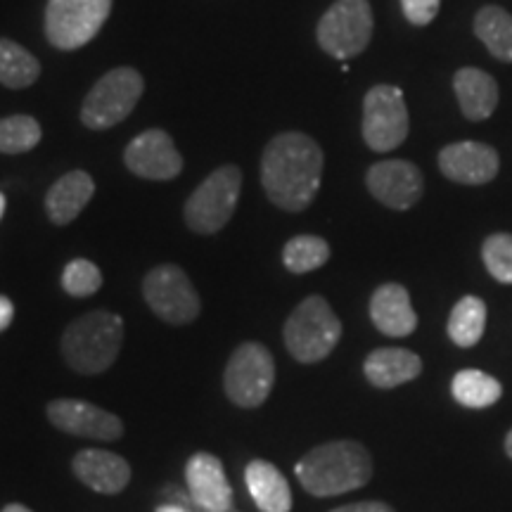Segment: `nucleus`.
Here are the masks:
<instances>
[{"instance_id": "nucleus-1", "label": "nucleus", "mask_w": 512, "mask_h": 512, "mask_svg": "<svg viewBox=\"0 0 512 512\" xmlns=\"http://www.w3.org/2000/svg\"><path fill=\"white\" fill-rule=\"evenodd\" d=\"M323 181V150L304 133L273 138L261 159V183L275 207L304 211L316 200Z\"/></svg>"}, {"instance_id": "nucleus-2", "label": "nucleus", "mask_w": 512, "mask_h": 512, "mask_svg": "<svg viewBox=\"0 0 512 512\" xmlns=\"http://www.w3.org/2000/svg\"><path fill=\"white\" fill-rule=\"evenodd\" d=\"M294 472L311 496L328 498L366 486L373 477V458L358 441H330L311 448Z\"/></svg>"}, {"instance_id": "nucleus-3", "label": "nucleus", "mask_w": 512, "mask_h": 512, "mask_svg": "<svg viewBox=\"0 0 512 512\" xmlns=\"http://www.w3.org/2000/svg\"><path fill=\"white\" fill-rule=\"evenodd\" d=\"M124 342V320L117 313L93 311L76 318L62 335V356L81 375H98L112 368Z\"/></svg>"}, {"instance_id": "nucleus-4", "label": "nucleus", "mask_w": 512, "mask_h": 512, "mask_svg": "<svg viewBox=\"0 0 512 512\" xmlns=\"http://www.w3.org/2000/svg\"><path fill=\"white\" fill-rule=\"evenodd\" d=\"M342 323L323 297L304 299L285 323V347L299 363H318L332 354Z\"/></svg>"}, {"instance_id": "nucleus-5", "label": "nucleus", "mask_w": 512, "mask_h": 512, "mask_svg": "<svg viewBox=\"0 0 512 512\" xmlns=\"http://www.w3.org/2000/svg\"><path fill=\"white\" fill-rule=\"evenodd\" d=\"M242 192V174L238 166L228 164L216 169L185 202V223L202 235H214L235 214Z\"/></svg>"}, {"instance_id": "nucleus-6", "label": "nucleus", "mask_w": 512, "mask_h": 512, "mask_svg": "<svg viewBox=\"0 0 512 512\" xmlns=\"http://www.w3.org/2000/svg\"><path fill=\"white\" fill-rule=\"evenodd\" d=\"M143 76L131 67H119L107 72L95 83L93 91L83 100L81 121L91 131H105L124 121L143 95Z\"/></svg>"}, {"instance_id": "nucleus-7", "label": "nucleus", "mask_w": 512, "mask_h": 512, "mask_svg": "<svg viewBox=\"0 0 512 512\" xmlns=\"http://www.w3.org/2000/svg\"><path fill=\"white\" fill-rule=\"evenodd\" d=\"M373 8L368 0H337L318 24V43L337 60L361 55L373 38Z\"/></svg>"}, {"instance_id": "nucleus-8", "label": "nucleus", "mask_w": 512, "mask_h": 512, "mask_svg": "<svg viewBox=\"0 0 512 512\" xmlns=\"http://www.w3.org/2000/svg\"><path fill=\"white\" fill-rule=\"evenodd\" d=\"M275 382V363L271 351L259 342H247L233 351L223 387L228 399L240 408L261 406L271 394Z\"/></svg>"}, {"instance_id": "nucleus-9", "label": "nucleus", "mask_w": 512, "mask_h": 512, "mask_svg": "<svg viewBox=\"0 0 512 512\" xmlns=\"http://www.w3.org/2000/svg\"><path fill=\"white\" fill-rule=\"evenodd\" d=\"M112 0H48L46 36L55 48L76 50L91 43L107 22Z\"/></svg>"}, {"instance_id": "nucleus-10", "label": "nucleus", "mask_w": 512, "mask_h": 512, "mask_svg": "<svg viewBox=\"0 0 512 512\" xmlns=\"http://www.w3.org/2000/svg\"><path fill=\"white\" fill-rule=\"evenodd\" d=\"M143 294L147 306L171 325H188L200 316V294L181 266L162 264L152 268L143 283Z\"/></svg>"}, {"instance_id": "nucleus-11", "label": "nucleus", "mask_w": 512, "mask_h": 512, "mask_svg": "<svg viewBox=\"0 0 512 512\" xmlns=\"http://www.w3.org/2000/svg\"><path fill=\"white\" fill-rule=\"evenodd\" d=\"M408 126V107L399 88H370L363 102V140L370 150H396L408 138Z\"/></svg>"}, {"instance_id": "nucleus-12", "label": "nucleus", "mask_w": 512, "mask_h": 512, "mask_svg": "<svg viewBox=\"0 0 512 512\" xmlns=\"http://www.w3.org/2000/svg\"><path fill=\"white\" fill-rule=\"evenodd\" d=\"M370 195L384 207L406 211L420 202L425 190V178L418 166L406 159H389V162L373 164L366 176Z\"/></svg>"}, {"instance_id": "nucleus-13", "label": "nucleus", "mask_w": 512, "mask_h": 512, "mask_svg": "<svg viewBox=\"0 0 512 512\" xmlns=\"http://www.w3.org/2000/svg\"><path fill=\"white\" fill-rule=\"evenodd\" d=\"M124 162L133 174L147 181H171L183 171V157L166 131L152 128L128 143Z\"/></svg>"}, {"instance_id": "nucleus-14", "label": "nucleus", "mask_w": 512, "mask_h": 512, "mask_svg": "<svg viewBox=\"0 0 512 512\" xmlns=\"http://www.w3.org/2000/svg\"><path fill=\"white\" fill-rule=\"evenodd\" d=\"M48 418L57 430L74 434V437L117 441L124 434V425L117 415L86 401L57 399L48 406Z\"/></svg>"}, {"instance_id": "nucleus-15", "label": "nucleus", "mask_w": 512, "mask_h": 512, "mask_svg": "<svg viewBox=\"0 0 512 512\" xmlns=\"http://www.w3.org/2000/svg\"><path fill=\"white\" fill-rule=\"evenodd\" d=\"M439 169L448 181L463 185L491 183L501 169V159L491 145L463 140V143L446 145L439 152Z\"/></svg>"}, {"instance_id": "nucleus-16", "label": "nucleus", "mask_w": 512, "mask_h": 512, "mask_svg": "<svg viewBox=\"0 0 512 512\" xmlns=\"http://www.w3.org/2000/svg\"><path fill=\"white\" fill-rule=\"evenodd\" d=\"M188 496L204 512L233 510V489H230L221 460L211 453H195L185 465Z\"/></svg>"}, {"instance_id": "nucleus-17", "label": "nucleus", "mask_w": 512, "mask_h": 512, "mask_svg": "<svg viewBox=\"0 0 512 512\" xmlns=\"http://www.w3.org/2000/svg\"><path fill=\"white\" fill-rule=\"evenodd\" d=\"M72 470L81 484L107 496L119 494L131 482V465L119 453L100 451V448H88V451L76 453Z\"/></svg>"}, {"instance_id": "nucleus-18", "label": "nucleus", "mask_w": 512, "mask_h": 512, "mask_svg": "<svg viewBox=\"0 0 512 512\" xmlns=\"http://www.w3.org/2000/svg\"><path fill=\"white\" fill-rule=\"evenodd\" d=\"M370 318H373L375 328L387 337H408L418 328L411 294L406 287L396 283L377 287L370 299Z\"/></svg>"}, {"instance_id": "nucleus-19", "label": "nucleus", "mask_w": 512, "mask_h": 512, "mask_svg": "<svg viewBox=\"0 0 512 512\" xmlns=\"http://www.w3.org/2000/svg\"><path fill=\"white\" fill-rule=\"evenodd\" d=\"M458 105L470 121L489 119L498 107V83L491 74L477 67L458 69L453 79Z\"/></svg>"}, {"instance_id": "nucleus-20", "label": "nucleus", "mask_w": 512, "mask_h": 512, "mask_svg": "<svg viewBox=\"0 0 512 512\" xmlns=\"http://www.w3.org/2000/svg\"><path fill=\"white\" fill-rule=\"evenodd\" d=\"M95 192L93 178L86 171H69L62 176L46 195V211L55 226H67L76 216L81 214L83 207L91 202Z\"/></svg>"}, {"instance_id": "nucleus-21", "label": "nucleus", "mask_w": 512, "mask_h": 512, "mask_svg": "<svg viewBox=\"0 0 512 512\" xmlns=\"http://www.w3.org/2000/svg\"><path fill=\"white\" fill-rule=\"evenodd\" d=\"M245 482L256 508L261 512H290L292 491L283 472L268 460H252L245 470Z\"/></svg>"}, {"instance_id": "nucleus-22", "label": "nucleus", "mask_w": 512, "mask_h": 512, "mask_svg": "<svg viewBox=\"0 0 512 512\" xmlns=\"http://www.w3.org/2000/svg\"><path fill=\"white\" fill-rule=\"evenodd\" d=\"M422 370L418 354L408 349H377L363 363L368 382L380 389H394L415 380Z\"/></svg>"}, {"instance_id": "nucleus-23", "label": "nucleus", "mask_w": 512, "mask_h": 512, "mask_svg": "<svg viewBox=\"0 0 512 512\" xmlns=\"http://www.w3.org/2000/svg\"><path fill=\"white\" fill-rule=\"evenodd\" d=\"M475 34L501 62H512V15L498 5H486L475 17Z\"/></svg>"}, {"instance_id": "nucleus-24", "label": "nucleus", "mask_w": 512, "mask_h": 512, "mask_svg": "<svg viewBox=\"0 0 512 512\" xmlns=\"http://www.w3.org/2000/svg\"><path fill=\"white\" fill-rule=\"evenodd\" d=\"M453 399L465 408H489L503 396V387L496 377L482 370H460L451 382Z\"/></svg>"}, {"instance_id": "nucleus-25", "label": "nucleus", "mask_w": 512, "mask_h": 512, "mask_svg": "<svg viewBox=\"0 0 512 512\" xmlns=\"http://www.w3.org/2000/svg\"><path fill=\"white\" fill-rule=\"evenodd\" d=\"M41 74V64L27 48L10 38H0V83L8 88H29Z\"/></svg>"}, {"instance_id": "nucleus-26", "label": "nucleus", "mask_w": 512, "mask_h": 512, "mask_svg": "<svg viewBox=\"0 0 512 512\" xmlns=\"http://www.w3.org/2000/svg\"><path fill=\"white\" fill-rule=\"evenodd\" d=\"M486 330V304L479 297H463L448 316V337L458 347H475Z\"/></svg>"}, {"instance_id": "nucleus-27", "label": "nucleus", "mask_w": 512, "mask_h": 512, "mask_svg": "<svg viewBox=\"0 0 512 512\" xmlns=\"http://www.w3.org/2000/svg\"><path fill=\"white\" fill-rule=\"evenodd\" d=\"M330 259V245L318 235H297L283 249V264L290 273H311Z\"/></svg>"}, {"instance_id": "nucleus-28", "label": "nucleus", "mask_w": 512, "mask_h": 512, "mask_svg": "<svg viewBox=\"0 0 512 512\" xmlns=\"http://www.w3.org/2000/svg\"><path fill=\"white\" fill-rule=\"evenodd\" d=\"M41 143V124L27 114L0 119V152L3 155H22Z\"/></svg>"}, {"instance_id": "nucleus-29", "label": "nucleus", "mask_w": 512, "mask_h": 512, "mask_svg": "<svg viewBox=\"0 0 512 512\" xmlns=\"http://www.w3.org/2000/svg\"><path fill=\"white\" fill-rule=\"evenodd\" d=\"M484 266L498 283L512 285V235L496 233L484 240L482 247Z\"/></svg>"}, {"instance_id": "nucleus-30", "label": "nucleus", "mask_w": 512, "mask_h": 512, "mask_svg": "<svg viewBox=\"0 0 512 512\" xmlns=\"http://www.w3.org/2000/svg\"><path fill=\"white\" fill-rule=\"evenodd\" d=\"M62 287L72 297H91L102 287L100 268L88 259L69 261L62 273Z\"/></svg>"}, {"instance_id": "nucleus-31", "label": "nucleus", "mask_w": 512, "mask_h": 512, "mask_svg": "<svg viewBox=\"0 0 512 512\" xmlns=\"http://www.w3.org/2000/svg\"><path fill=\"white\" fill-rule=\"evenodd\" d=\"M439 5L441 0H401L403 15L415 27H425L430 24L434 17L439 15Z\"/></svg>"}, {"instance_id": "nucleus-32", "label": "nucleus", "mask_w": 512, "mask_h": 512, "mask_svg": "<svg viewBox=\"0 0 512 512\" xmlns=\"http://www.w3.org/2000/svg\"><path fill=\"white\" fill-rule=\"evenodd\" d=\"M162 494L166 496V501L174 503V505H181V508H185L188 512H204V510H200V508H197L195 503L190 501V496H188V494L183 496V491H181V489H176V486H166V489L162 491ZM230 512H238V510H230Z\"/></svg>"}, {"instance_id": "nucleus-33", "label": "nucleus", "mask_w": 512, "mask_h": 512, "mask_svg": "<svg viewBox=\"0 0 512 512\" xmlns=\"http://www.w3.org/2000/svg\"><path fill=\"white\" fill-rule=\"evenodd\" d=\"M330 512H394V508H392V505L380 503V501H363V503L342 505V508H335Z\"/></svg>"}, {"instance_id": "nucleus-34", "label": "nucleus", "mask_w": 512, "mask_h": 512, "mask_svg": "<svg viewBox=\"0 0 512 512\" xmlns=\"http://www.w3.org/2000/svg\"><path fill=\"white\" fill-rule=\"evenodd\" d=\"M12 318H15V306H12L8 297H3V294H0V332L10 328Z\"/></svg>"}, {"instance_id": "nucleus-35", "label": "nucleus", "mask_w": 512, "mask_h": 512, "mask_svg": "<svg viewBox=\"0 0 512 512\" xmlns=\"http://www.w3.org/2000/svg\"><path fill=\"white\" fill-rule=\"evenodd\" d=\"M157 512H188L181 505H174V503H166V505H159Z\"/></svg>"}, {"instance_id": "nucleus-36", "label": "nucleus", "mask_w": 512, "mask_h": 512, "mask_svg": "<svg viewBox=\"0 0 512 512\" xmlns=\"http://www.w3.org/2000/svg\"><path fill=\"white\" fill-rule=\"evenodd\" d=\"M3 512H31V510H29V508H24V505L12 503V505H8V508H3Z\"/></svg>"}, {"instance_id": "nucleus-37", "label": "nucleus", "mask_w": 512, "mask_h": 512, "mask_svg": "<svg viewBox=\"0 0 512 512\" xmlns=\"http://www.w3.org/2000/svg\"><path fill=\"white\" fill-rule=\"evenodd\" d=\"M505 451H508V456L512 458V430L508 432V437H505Z\"/></svg>"}, {"instance_id": "nucleus-38", "label": "nucleus", "mask_w": 512, "mask_h": 512, "mask_svg": "<svg viewBox=\"0 0 512 512\" xmlns=\"http://www.w3.org/2000/svg\"><path fill=\"white\" fill-rule=\"evenodd\" d=\"M3 211H5V195L0 192V219H3Z\"/></svg>"}]
</instances>
